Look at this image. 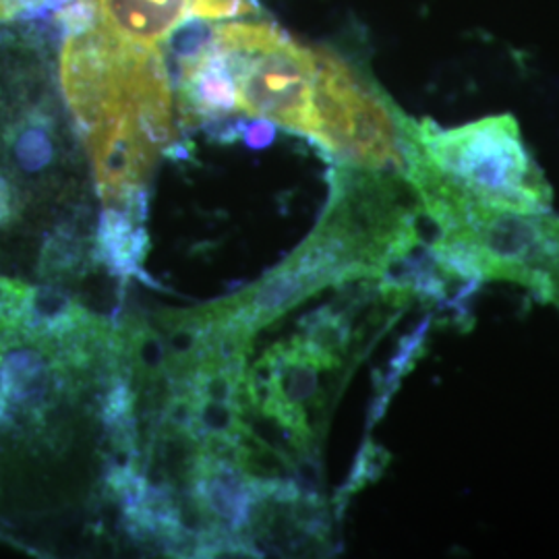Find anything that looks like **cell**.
Wrapping results in <instances>:
<instances>
[{"label": "cell", "instance_id": "7", "mask_svg": "<svg viewBox=\"0 0 559 559\" xmlns=\"http://www.w3.org/2000/svg\"><path fill=\"white\" fill-rule=\"evenodd\" d=\"M150 249L147 233L133 216L106 210L98 228V255L117 276H140L141 265Z\"/></svg>", "mask_w": 559, "mask_h": 559}, {"label": "cell", "instance_id": "4", "mask_svg": "<svg viewBox=\"0 0 559 559\" xmlns=\"http://www.w3.org/2000/svg\"><path fill=\"white\" fill-rule=\"evenodd\" d=\"M205 41L228 73L239 117L267 120L313 141L320 48L265 20L216 25Z\"/></svg>", "mask_w": 559, "mask_h": 559}, {"label": "cell", "instance_id": "2", "mask_svg": "<svg viewBox=\"0 0 559 559\" xmlns=\"http://www.w3.org/2000/svg\"><path fill=\"white\" fill-rule=\"evenodd\" d=\"M423 214L468 203L512 214L551 212L554 191L512 115L452 129L431 119L406 120V170Z\"/></svg>", "mask_w": 559, "mask_h": 559}, {"label": "cell", "instance_id": "1", "mask_svg": "<svg viewBox=\"0 0 559 559\" xmlns=\"http://www.w3.org/2000/svg\"><path fill=\"white\" fill-rule=\"evenodd\" d=\"M60 85L104 205L145 221V187L177 138L175 92L160 48L120 38L98 21L69 27Z\"/></svg>", "mask_w": 559, "mask_h": 559}, {"label": "cell", "instance_id": "3", "mask_svg": "<svg viewBox=\"0 0 559 559\" xmlns=\"http://www.w3.org/2000/svg\"><path fill=\"white\" fill-rule=\"evenodd\" d=\"M425 221L436 228L427 247L448 274L471 286L510 282L559 311V216L452 203Z\"/></svg>", "mask_w": 559, "mask_h": 559}, {"label": "cell", "instance_id": "6", "mask_svg": "<svg viewBox=\"0 0 559 559\" xmlns=\"http://www.w3.org/2000/svg\"><path fill=\"white\" fill-rule=\"evenodd\" d=\"M94 21L120 38L160 48L189 21L260 13V0H80Z\"/></svg>", "mask_w": 559, "mask_h": 559}, {"label": "cell", "instance_id": "8", "mask_svg": "<svg viewBox=\"0 0 559 559\" xmlns=\"http://www.w3.org/2000/svg\"><path fill=\"white\" fill-rule=\"evenodd\" d=\"M242 138L255 150L265 147L270 141L274 140V124L267 122V120L255 119V122L245 124Z\"/></svg>", "mask_w": 559, "mask_h": 559}, {"label": "cell", "instance_id": "9", "mask_svg": "<svg viewBox=\"0 0 559 559\" xmlns=\"http://www.w3.org/2000/svg\"><path fill=\"white\" fill-rule=\"evenodd\" d=\"M13 218V198L7 182L0 180V228H4Z\"/></svg>", "mask_w": 559, "mask_h": 559}, {"label": "cell", "instance_id": "5", "mask_svg": "<svg viewBox=\"0 0 559 559\" xmlns=\"http://www.w3.org/2000/svg\"><path fill=\"white\" fill-rule=\"evenodd\" d=\"M78 369L27 336L0 340V427H34L59 406Z\"/></svg>", "mask_w": 559, "mask_h": 559}]
</instances>
